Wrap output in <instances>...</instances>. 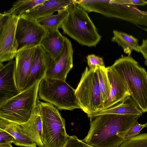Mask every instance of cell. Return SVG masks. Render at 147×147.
<instances>
[{
    "label": "cell",
    "mask_w": 147,
    "mask_h": 147,
    "mask_svg": "<svg viewBox=\"0 0 147 147\" xmlns=\"http://www.w3.org/2000/svg\"><path fill=\"white\" fill-rule=\"evenodd\" d=\"M142 115L105 114L90 118V127L82 141L93 147H118L127 131Z\"/></svg>",
    "instance_id": "cell-1"
},
{
    "label": "cell",
    "mask_w": 147,
    "mask_h": 147,
    "mask_svg": "<svg viewBox=\"0 0 147 147\" xmlns=\"http://www.w3.org/2000/svg\"><path fill=\"white\" fill-rule=\"evenodd\" d=\"M111 67L126 84L131 97L142 113H147V72L131 56L122 57Z\"/></svg>",
    "instance_id": "cell-2"
},
{
    "label": "cell",
    "mask_w": 147,
    "mask_h": 147,
    "mask_svg": "<svg viewBox=\"0 0 147 147\" xmlns=\"http://www.w3.org/2000/svg\"><path fill=\"white\" fill-rule=\"evenodd\" d=\"M77 2L67 6L68 13L60 28L65 34L83 46L95 47L101 36L87 12Z\"/></svg>",
    "instance_id": "cell-3"
},
{
    "label": "cell",
    "mask_w": 147,
    "mask_h": 147,
    "mask_svg": "<svg viewBox=\"0 0 147 147\" xmlns=\"http://www.w3.org/2000/svg\"><path fill=\"white\" fill-rule=\"evenodd\" d=\"M38 106L42 123L43 146L63 147L69 136L66 132L65 119L51 104L39 100Z\"/></svg>",
    "instance_id": "cell-4"
},
{
    "label": "cell",
    "mask_w": 147,
    "mask_h": 147,
    "mask_svg": "<svg viewBox=\"0 0 147 147\" xmlns=\"http://www.w3.org/2000/svg\"><path fill=\"white\" fill-rule=\"evenodd\" d=\"M39 83L21 92L0 105V117L19 124L27 122L37 106Z\"/></svg>",
    "instance_id": "cell-5"
},
{
    "label": "cell",
    "mask_w": 147,
    "mask_h": 147,
    "mask_svg": "<svg viewBox=\"0 0 147 147\" xmlns=\"http://www.w3.org/2000/svg\"><path fill=\"white\" fill-rule=\"evenodd\" d=\"M38 96L39 99L52 104L59 110L81 109L75 90L65 81L45 76L40 82Z\"/></svg>",
    "instance_id": "cell-6"
},
{
    "label": "cell",
    "mask_w": 147,
    "mask_h": 147,
    "mask_svg": "<svg viewBox=\"0 0 147 147\" xmlns=\"http://www.w3.org/2000/svg\"><path fill=\"white\" fill-rule=\"evenodd\" d=\"M75 94L81 109L88 117L101 110L102 102L96 68L86 67L75 90Z\"/></svg>",
    "instance_id": "cell-7"
},
{
    "label": "cell",
    "mask_w": 147,
    "mask_h": 147,
    "mask_svg": "<svg viewBox=\"0 0 147 147\" xmlns=\"http://www.w3.org/2000/svg\"><path fill=\"white\" fill-rule=\"evenodd\" d=\"M46 32V29L36 20L20 16L15 33V46L17 51L40 45Z\"/></svg>",
    "instance_id": "cell-8"
},
{
    "label": "cell",
    "mask_w": 147,
    "mask_h": 147,
    "mask_svg": "<svg viewBox=\"0 0 147 147\" xmlns=\"http://www.w3.org/2000/svg\"><path fill=\"white\" fill-rule=\"evenodd\" d=\"M19 18L0 13V63L12 60L16 54L15 33Z\"/></svg>",
    "instance_id": "cell-9"
},
{
    "label": "cell",
    "mask_w": 147,
    "mask_h": 147,
    "mask_svg": "<svg viewBox=\"0 0 147 147\" xmlns=\"http://www.w3.org/2000/svg\"><path fill=\"white\" fill-rule=\"evenodd\" d=\"M54 61L41 45L35 47L24 90L40 82Z\"/></svg>",
    "instance_id": "cell-10"
},
{
    "label": "cell",
    "mask_w": 147,
    "mask_h": 147,
    "mask_svg": "<svg viewBox=\"0 0 147 147\" xmlns=\"http://www.w3.org/2000/svg\"><path fill=\"white\" fill-rule=\"evenodd\" d=\"M64 38L63 50L59 56L49 68L45 77L65 81L68 73L73 67L72 45L68 38L65 36Z\"/></svg>",
    "instance_id": "cell-11"
},
{
    "label": "cell",
    "mask_w": 147,
    "mask_h": 147,
    "mask_svg": "<svg viewBox=\"0 0 147 147\" xmlns=\"http://www.w3.org/2000/svg\"><path fill=\"white\" fill-rule=\"evenodd\" d=\"M15 60L0 63V105L21 92L15 82Z\"/></svg>",
    "instance_id": "cell-12"
},
{
    "label": "cell",
    "mask_w": 147,
    "mask_h": 147,
    "mask_svg": "<svg viewBox=\"0 0 147 147\" xmlns=\"http://www.w3.org/2000/svg\"><path fill=\"white\" fill-rule=\"evenodd\" d=\"M34 47L18 51L15 57V79L19 91H24L26 84Z\"/></svg>",
    "instance_id": "cell-13"
},
{
    "label": "cell",
    "mask_w": 147,
    "mask_h": 147,
    "mask_svg": "<svg viewBox=\"0 0 147 147\" xmlns=\"http://www.w3.org/2000/svg\"><path fill=\"white\" fill-rule=\"evenodd\" d=\"M107 68L111 90L109 97L102 106L101 111L107 109L131 96L126 84L119 76L110 66Z\"/></svg>",
    "instance_id": "cell-14"
},
{
    "label": "cell",
    "mask_w": 147,
    "mask_h": 147,
    "mask_svg": "<svg viewBox=\"0 0 147 147\" xmlns=\"http://www.w3.org/2000/svg\"><path fill=\"white\" fill-rule=\"evenodd\" d=\"M78 1L72 0H46L20 16L36 20L40 18L53 14L69 4Z\"/></svg>",
    "instance_id": "cell-15"
},
{
    "label": "cell",
    "mask_w": 147,
    "mask_h": 147,
    "mask_svg": "<svg viewBox=\"0 0 147 147\" xmlns=\"http://www.w3.org/2000/svg\"><path fill=\"white\" fill-rule=\"evenodd\" d=\"M41 45L55 61L60 55L63 48L65 38L58 29H46Z\"/></svg>",
    "instance_id": "cell-16"
},
{
    "label": "cell",
    "mask_w": 147,
    "mask_h": 147,
    "mask_svg": "<svg viewBox=\"0 0 147 147\" xmlns=\"http://www.w3.org/2000/svg\"><path fill=\"white\" fill-rule=\"evenodd\" d=\"M19 124L24 132L37 146L39 147L44 146L42 123L38 103L33 113L29 119L26 123Z\"/></svg>",
    "instance_id": "cell-17"
},
{
    "label": "cell",
    "mask_w": 147,
    "mask_h": 147,
    "mask_svg": "<svg viewBox=\"0 0 147 147\" xmlns=\"http://www.w3.org/2000/svg\"><path fill=\"white\" fill-rule=\"evenodd\" d=\"M0 129L12 136L15 139V145L24 147H36V144L24 133L19 123L0 117Z\"/></svg>",
    "instance_id": "cell-18"
},
{
    "label": "cell",
    "mask_w": 147,
    "mask_h": 147,
    "mask_svg": "<svg viewBox=\"0 0 147 147\" xmlns=\"http://www.w3.org/2000/svg\"><path fill=\"white\" fill-rule=\"evenodd\" d=\"M142 112L138 107L130 96L127 97L120 103L107 109L98 111L88 117L90 118L105 114L119 115H140Z\"/></svg>",
    "instance_id": "cell-19"
},
{
    "label": "cell",
    "mask_w": 147,
    "mask_h": 147,
    "mask_svg": "<svg viewBox=\"0 0 147 147\" xmlns=\"http://www.w3.org/2000/svg\"><path fill=\"white\" fill-rule=\"evenodd\" d=\"M112 41L117 43L123 49L124 52L130 56L133 50L140 53L138 40L131 35L117 30L113 31Z\"/></svg>",
    "instance_id": "cell-20"
},
{
    "label": "cell",
    "mask_w": 147,
    "mask_h": 147,
    "mask_svg": "<svg viewBox=\"0 0 147 147\" xmlns=\"http://www.w3.org/2000/svg\"><path fill=\"white\" fill-rule=\"evenodd\" d=\"M67 6L58 10L56 14H51L36 20L46 29H58L68 14Z\"/></svg>",
    "instance_id": "cell-21"
},
{
    "label": "cell",
    "mask_w": 147,
    "mask_h": 147,
    "mask_svg": "<svg viewBox=\"0 0 147 147\" xmlns=\"http://www.w3.org/2000/svg\"><path fill=\"white\" fill-rule=\"evenodd\" d=\"M46 0H19L14 1L12 7L5 13L19 17L23 13L27 12Z\"/></svg>",
    "instance_id": "cell-22"
},
{
    "label": "cell",
    "mask_w": 147,
    "mask_h": 147,
    "mask_svg": "<svg viewBox=\"0 0 147 147\" xmlns=\"http://www.w3.org/2000/svg\"><path fill=\"white\" fill-rule=\"evenodd\" d=\"M96 69L98 78L102 106L109 97L111 86L108 76L107 68L97 66L96 67Z\"/></svg>",
    "instance_id": "cell-23"
},
{
    "label": "cell",
    "mask_w": 147,
    "mask_h": 147,
    "mask_svg": "<svg viewBox=\"0 0 147 147\" xmlns=\"http://www.w3.org/2000/svg\"><path fill=\"white\" fill-rule=\"evenodd\" d=\"M118 147H147V133L128 139Z\"/></svg>",
    "instance_id": "cell-24"
},
{
    "label": "cell",
    "mask_w": 147,
    "mask_h": 147,
    "mask_svg": "<svg viewBox=\"0 0 147 147\" xmlns=\"http://www.w3.org/2000/svg\"><path fill=\"white\" fill-rule=\"evenodd\" d=\"M63 147H93L88 145L75 136H69Z\"/></svg>",
    "instance_id": "cell-25"
},
{
    "label": "cell",
    "mask_w": 147,
    "mask_h": 147,
    "mask_svg": "<svg viewBox=\"0 0 147 147\" xmlns=\"http://www.w3.org/2000/svg\"><path fill=\"white\" fill-rule=\"evenodd\" d=\"M86 59L90 68L95 69L97 66L105 67L102 58L94 54L88 55L86 57Z\"/></svg>",
    "instance_id": "cell-26"
},
{
    "label": "cell",
    "mask_w": 147,
    "mask_h": 147,
    "mask_svg": "<svg viewBox=\"0 0 147 147\" xmlns=\"http://www.w3.org/2000/svg\"><path fill=\"white\" fill-rule=\"evenodd\" d=\"M145 127V124H141L137 121L127 131L125 137V140L139 135L141 130Z\"/></svg>",
    "instance_id": "cell-27"
},
{
    "label": "cell",
    "mask_w": 147,
    "mask_h": 147,
    "mask_svg": "<svg viewBox=\"0 0 147 147\" xmlns=\"http://www.w3.org/2000/svg\"><path fill=\"white\" fill-rule=\"evenodd\" d=\"M15 139L10 134L0 129V144L12 142L14 143Z\"/></svg>",
    "instance_id": "cell-28"
},
{
    "label": "cell",
    "mask_w": 147,
    "mask_h": 147,
    "mask_svg": "<svg viewBox=\"0 0 147 147\" xmlns=\"http://www.w3.org/2000/svg\"><path fill=\"white\" fill-rule=\"evenodd\" d=\"M119 1L122 4L140 5H145L146 2V1L143 0H119Z\"/></svg>",
    "instance_id": "cell-29"
},
{
    "label": "cell",
    "mask_w": 147,
    "mask_h": 147,
    "mask_svg": "<svg viewBox=\"0 0 147 147\" xmlns=\"http://www.w3.org/2000/svg\"><path fill=\"white\" fill-rule=\"evenodd\" d=\"M139 50L144 58L147 59V39L143 40L142 45L140 46Z\"/></svg>",
    "instance_id": "cell-30"
},
{
    "label": "cell",
    "mask_w": 147,
    "mask_h": 147,
    "mask_svg": "<svg viewBox=\"0 0 147 147\" xmlns=\"http://www.w3.org/2000/svg\"><path fill=\"white\" fill-rule=\"evenodd\" d=\"M12 142L0 144V147H13L11 145Z\"/></svg>",
    "instance_id": "cell-31"
},
{
    "label": "cell",
    "mask_w": 147,
    "mask_h": 147,
    "mask_svg": "<svg viewBox=\"0 0 147 147\" xmlns=\"http://www.w3.org/2000/svg\"><path fill=\"white\" fill-rule=\"evenodd\" d=\"M144 64L145 65L147 66V59H146V60L144 62Z\"/></svg>",
    "instance_id": "cell-32"
},
{
    "label": "cell",
    "mask_w": 147,
    "mask_h": 147,
    "mask_svg": "<svg viewBox=\"0 0 147 147\" xmlns=\"http://www.w3.org/2000/svg\"><path fill=\"white\" fill-rule=\"evenodd\" d=\"M145 127H147V122L145 124Z\"/></svg>",
    "instance_id": "cell-33"
},
{
    "label": "cell",
    "mask_w": 147,
    "mask_h": 147,
    "mask_svg": "<svg viewBox=\"0 0 147 147\" xmlns=\"http://www.w3.org/2000/svg\"><path fill=\"white\" fill-rule=\"evenodd\" d=\"M144 30L147 31V28L145 29Z\"/></svg>",
    "instance_id": "cell-34"
},
{
    "label": "cell",
    "mask_w": 147,
    "mask_h": 147,
    "mask_svg": "<svg viewBox=\"0 0 147 147\" xmlns=\"http://www.w3.org/2000/svg\"><path fill=\"white\" fill-rule=\"evenodd\" d=\"M146 4H147V1H146Z\"/></svg>",
    "instance_id": "cell-35"
},
{
    "label": "cell",
    "mask_w": 147,
    "mask_h": 147,
    "mask_svg": "<svg viewBox=\"0 0 147 147\" xmlns=\"http://www.w3.org/2000/svg\"><path fill=\"white\" fill-rule=\"evenodd\" d=\"M43 147H44L43 146Z\"/></svg>",
    "instance_id": "cell-36"
}]
</instances>
